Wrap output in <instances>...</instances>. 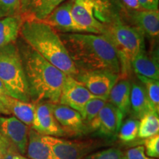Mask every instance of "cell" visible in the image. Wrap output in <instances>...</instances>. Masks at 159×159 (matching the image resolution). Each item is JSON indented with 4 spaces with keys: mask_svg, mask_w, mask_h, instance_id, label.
<instances>
[{
    "mask_svg": "<svg viewBox=\"0 0 159 159\" xmlns=\"http://www.w3.org/2000/svg\"><path fill=\"white\" fill-rule=\"evenodd\" d=\"M131 83L127 78L118 80L109 93L108 101L124 116L130 112Z\"/></svg>",
    "mask_w": 159,
    "mask_h": 159,
    "instance_id": "17",
    "label": "cell"
},
{
    "mask_svg": "<svg viewBox=\"0 0 159 159\" xmlns=\"http://www.w3.org/2000/svg\"><path fill=\"white\" fill-rule=\"evenodd\" d=\"M159 132L158 115L150 114L144 116L139 121L138 137L140 139H148L156 136Z\"/></svg>",
    "mask_w": 159,
    "mask_h": 159,
    "instance_id": "23",
    "label": "cell"
},
{
    "mask_svg": "<svg viewBox=\"0 0 159 159\" xmlns=\"http://www.w3.org/2000/svg\"><path fill=\"white\" fill-rule=\"evenodd\" d=\"M107 35L114 45L120 63V73L127 76L131 63L142 49H145L144 34L136 27L126 25L119 19L107 27Z\"/></svg>",
    "mask_w": 159,
    "mask_h": 159,
    "instance_id": "5",
    "label": "cell"
},
{
    "mask_svg": "<svg viewBox=\"0 0 159 159\" xmlns=\"http://www.w3.org/2000/svg\"><path fill=\"white\" fill-rule=\"evenodd\" d=\"M85 159H124V152L119 148H111L89 155Z\"/></svg>",
    "mask_w": 159,
    "mask_h": 159,
    "instance_id": "28",
    "label": "cell"
},
{
    "mask_svg": "<svg viewBox=\"0 0 159 159\" xmlns=\"http://www.w3.org/2000/svg\"><path fill=\"white\" fill-rule=\"evenodd\" d=\"M18 47V46H17ZM33 102L59 103L66 75L28 44L18 47Z\"/></svg>",
    "mask_w": 159,
    "mask_h": 159,
    "instance_id": "2",
    "label": "cell"
},
{
    "mask_svg": "<svg viewBox=\"0 0 159 159\" xmlns=\"http://www.w3.org/2000/svg\"><path fill=\"white\" fill-rule=\"evenodd\" d=\"M139 128V119H128L122 123L117 136L123 142H131L138 137Z\"/></svg>",
    "mask_w": 159,
    "mask_h": 159,
    "instance_id": "25",
    "label": "cell"
},
{
    "mask_svg": "<svg viewBox=\"0 0 159 159\" xmlns=\"http://www.w3.org/2000/svg\"><path fill=\"white\" fill-rule=\"evenodd\" d=\"M65 0H31L25 15L30 19L43 21Z\"/></svg>",
    "mask_w": 159,
    "mask_h": 159,
    "instance_id": "22",
    "label": "cell"
},
{
    "mask_svg": "<svg viewBox=\"0 0 159 159\" xmlns=\"http://www.w3.org/2000/svg\"><path fill=\"white\" fill-rule=\"evenodd\" d=\"M141 8L146 11H158L159 0H138Z\"/></svg>",
    "mask_w": 159,
    "mask_h": 159,
    "instance_id": "33",
    "label": "cell"
},
{
    "mask_svg": "<svg viewBox=\"0 0 159 159\" xmlns=\"http://www.w3.org/2000/svg\"><path fill=\"white\" fill-rule=\"evenodd\" d=\"M0 80L10 96L25 102H30L22 61L15 43L0 47Z\"/></svg>",
    "mask_w": 159,
    "mask_h": 159,
    "instance_id": "4",
    "label": "cell"
},
{
    "mask_svg": "<svg viewBox=\"0 0 159 159\" xmlns=\"http://www.w3.org/2000/svg\"><path fill=\"white\" fill-rule=\"evenodd\" d=\"M20 35L24 41L66 75L75 77L78 70L59 33L45 23L30 18L22 20Z\"/></svg>",
    "mask_w": 159,
    "mask_h": 159,
    "instance_id": "3",
    "label": "cell"
},
{
    "mask_svg": "<svg viewBox=\"0 0 159 159\" xmlns=\"http://www.w3.org/2000/svg\"><path fill=\"white\" fill-rule=\"evenodd\" d=\"M144 151L147 156L152 158H158L159 157V135L145 139Z\"/></svg>",
    "mask_w": 159,
    "mask_h": 159,
    "instance_id": "29",
    "label": "cell"
},
{
    "mask_svg": "<svg viewBox=\"0 0 159 159\" xmlns=\"http://www.w3.org/2000/svg\"><path fill=\"white\" fill-rule=\"evenodd\" d=\"M2 150H1V147H0V159H2Z\"/></svg>",
    "mask_w": 159,
    "mask_h": 159,
    "instance_id": "37",
    "label": "cell"
},
{
    "mask_svg": "<svg viewBox=\"0 0 159 159\" xmlns=\"http://www.w3.org/2000/svg\"><path fill=\"white\" fill-rule=\"evenodd\" d=\"M31 0H20V5H21V13H25L27 12L28 7L30 3Z\"/></svg>",
    "mask_w": 159,
    "mask_h": 159,
    "instance_id": "35",
    "label": "cell"
},
{
    "mask_svg": "<svg viewBox=\"0 0 159 159\" xmlns=\"http://www.w3.org/2000/svg\"><path fill=\"white\" fill-rule=\"evenodd\" d=\"M131 67L136 75L153 80L159 79L158 63L156 58H152L147 54L143 49L136 55L131 63Z\"/></svg>",
    "mask_w": 159,
    "mask_h": 159,
    "instance_id": "18",
    "label": "cell"
},
{
    "mask_svg": "<svg viewBox=\"0 0 159 159\" xmlns=\"http://www.w3.org/2000/svg\"><path fill=\"white\" fill-rule=\"evenodd\" d=\"M11 96L3 83L0 80V114L10 115L8 111V102Z\"/></svg>",
    "mask_w": 159,
    "mask_h": 159,
    "instance_id": "31",
    "label": "cell"
},
{
    "mask_svg": "<svg viewBox=\"0 0 159 159\" xmlns=\"http://www.w3.org/2000/svg\"><path fill=\"white\" fill-rule=\"evenodd\" d=\"M78 71L104 70L120 74L116 49L105 35L59 33Z\"/></svg>",
    "mask_w": 159,
    "mask_h": 159,
    "instance_id": "1",
    "label": "cell"
},
{
    "mask_svg": "<svg viewBox=\"0 0 159 159\" xmlns=\"http://www.w3.org/2000/svg\"><path fill=\"white\" fill-rule=\"evenodd\" d=\"M137 77L142 83L147 95L150 102H152L154 108L159 113V82L157 80H153L148 77L136 75Z\"/></svg>",
    "mask_w": 159,
    "mask_h": 159,
    "instance_id": "24",
    "label": "cell"
},
{
    "mask_svg": "<svg viewBox=\"0 0 159 159\" xmlns=\"http://www.w3.org/2000/svg\"><path fill=\"white\" fill-rule=\"evenodd\" d=\"M35 103L25 102L11 97L8 102V111L10 114L25 123L28 127H31L34 119Z\"/></svg>",
    "mask_w": 159,
    "mask_h": 159,
    "instance_id": "21",
    "label": "cell"
},
{
    "mask_svg": "<svg viewBox=\"0 0 159 159\" xmlns=\"http://www.w3.org/2000/svg\"><path fill=\"white\" fill-rule=\"evenodd\" d=\"M21 14L20 0H0V19Z\"/></svg>",
    "mask_w": 159,
    "mask_h": 159,
    "instance_id": "27",
    "label": "cell"
},
{
    "mask_svg": "<svg viewBox=\"0 0 159 159\" xmlns=\"http://www.w3.org/2000/svg\"><path fill=\"white\" fill-rule=\"evenodd\" d=\"M55 159H83L93 149L91 143L70 142L58 137L42 136Z\"/></svg>",
    "mask_w": 159,
    "mask_h": 159,
    "instance_id": "11",
    "label": "cell"
},
{
    "mask_svg": "<svg viewBox=\"0 0 159 159\" xmlns=\"http://www.w3.org/2000/svg\"><path fill=\"white\" fill-rule=\"evenodd\" d=\"M13 159H30L28 158H26L24 156H21V155H15L13 156Z\"/></svg>",
    "mask_w": 159,
    "mask_h": 159,
    "instance_id": "36",
    "label": "cell"
},
{
    "mask_svg": "<svg viewBox=\"0 0 159 159\" xmlns=\"http://www.w3.org/2000/svg\"><path fill=\"white\" fill-rule=\"evenodd\" d=\"M42 136L30 128L26 154L30 159H55L51 149L43 141Z\"/></svg>",
    "mask_w": 159,
    "mask_h": 159,
    "instance_id": "19",
    "label": "cell"
},
{
    "mask_svg": "<svg viewBox=\"0 0 159 159\" xmlns=\"http://www.w3.org/2000/svg\"><path fill=\"white\" fill-rule=\"evenodd\" d=\"M132 21L143 34L156 38L159 34V12L158 11H130Z\"/></svg>",
    "mask_w": 159,
    "mask_h": 159,
    "instance_id": "16",
    "label": "cell"
},
{
    "mask_svg": "<svg viewBox=\"0 0 159 159\" xmlns=\"http://www.w3.org/2000/svg\"><path fill=\"white\" fill-rule=\"evenodd\" d=\"M124 159H156L146 156L144 148L138 146L136 148L129 149L124 153Z\"/></svg>",
    "mask_w": 159,
    "mask_h": 159,
    "instance_id": "32",
    "label": "cell"
},
{
    "mask_svg": "<svg viewBox=\"0 0 159 159\" xmlns=\"http://www.w3.org/2000/svg\"><path fill=\"white\" fill-rule=\"evenodd\" d=\"M97 97L93 95L75 77L66 76L59 104L66 105L82 114L84 106L91 99Z\"/></svg>",
    "mask_w": 159,
    "mask_h": 159,
    "instance_id": "10",
    "label": "cell"
},
{
    "mask_svg": "<svg viewBox=\"0 0 159 159\" xmlns=\"http://www.w3.org/2000/svg\"><path fill=\"white\" fill-rule=\"evenodd\" d=\"M30 128L15 116H0V134L19 155L26 154Z\"/></svg>",
    "mask_w": 159,
    "mask_h": 159,
    "instance_id": "9",
    "label": "cell"
},
{
    "mask_svg": "<svg viewBox=\"0 0 159 159\" xmlns=\"http://www.w3.org/2000/svg\"><path fill=\"white\" fill-rule=\"evenodd\" d=\"M107 102L108 101L105 99L94 97L85 104L81 116L83 117L85 125H86V128L89 123L97 116V114Z\"/></svg>",
    "mask_w": 159,
    "mask_h": 159,
    "instance_id": "26",
    "label": "cell"
},
{
    "mask_svg": "<svg viewBox=\"0 0 159 159\" xmlns=\"http://www.w3.org/2000/svg\"><path fill=\"white\" fill-rule=\"evenodd\" d=\"M71 16L81 33L97 35L107 34V27L97 19L94 7L90 3L81 0L73 1Z\"/></svg>",
    "mask_w": 159,
    "mask_h": 159,
    "instance_id": "8",
    "label": "cell"
},
{
    "mask_svg": "<svg viewBox=\"0 0 159 159\" xmlns=\"http://www.w3.org/2000/svg\"><path fill=\"white\" fill-rule=\"evenodd\" d=\"M71 6L72 2L71 1L63 2L53 10L43 21L61 33H81L71 16Z\"/></svg>",
    "mask_w": 159,
    "mask_h": 159,
    "instance_id": "14",
    "label": "cell"
},
{
    "mask_svg": "<svg viewBox=\"0 0 159 159\" xmlns=\"http://www.w3.org/2000/svg\"><path fill=\"white\" fill-rule=\"evenodd\" d=\"M70 1L73 2L75 0H70ZM81 1L90 3L94 7L96 15L99 16V19L104 21L105 19V15L108 13L110 7V0H81Z\"/></svg>",
    "mask_w": 159,
    "mask_h": 159,
    "instance_id": "30",
    "label": "cell"
},
{
    "mask_svg": "<svg viewBox=\"0 0 159 159\" xmlns=\"http://www.w3.org/2000/svg\"><path fill=\"white\" fill-rule=\"evenodd\" d=\"M119 74L104 70L80 71L75 77L94 96L108 101L109 93L119 80Z\"/></svg>",
    "mask_w": 159,
    "mask_h": 159,
    "instance_id": "6",
    "label": "cell"
},
{
    "mask_svg": "<svg viewBox=\"0 0 159 159\" xmlns=\"http://www.w3.org/2000/svg\"><path fill=\"white\" fill-rule=\"evenodd\" d=\"M124 115L111 103L107 102L97 116L87 126L88 131L108 139L116 138Z\"/></svg>",
    "mask_w": 159,
    "mask_h": 159,
    "instance_id": "7",
    "label": "cell"
},
{
    "mask_svg": "<svg viewBox=\"0 0 159 159\" xmlns=\"http://www.w3.org/2000/svg\"><path fill=\"white\" fill-rule=\"evenodd\" d=\"M52 112L66 135L80 136L88 131L81 114L75 109L59 103H53Z\"/></svg>",
    "mask_w": 159,
    "mask_h": 159,
    "instance_id": "13",
    "label": "cell"
},
{
    "mask_svg": "<svg viewBox=\"0 0 159 159\" xmlns=\"http://www.w3.org/2000/svg\"><path fill=\"white\" fill-rule=\"evenodd\" d=\"M121 1L130 11H139L142 9L139 5L138 0H121Z\"/></svg>",
    "mask_w": 159,
    "mask_h": 159,
    "instance_id": "34",
    "label": "cell"
},
{
    "mask_svg": "<svg viewBox=\"0 0 159 159\" xmlns=\"http://www.w3.org/2000/svg\"><path fill=\"white\" fill-rule=\"evenodd\" d=\"M53 103L40 102L35 103V110L31 128L43 136L61 137L65 132L55 119L52 112Z\"/></svg>",
    "mask_w": 159,
    "mask_h": 159,
    "instance_id": "12",
    "label": "cell"
},
{
    "mask_svg": "<svg viewBox=\"0 0 159 159\" xmlns=\"http://www.w3.org/2000/svg\"><path fill=\"white\" fill-rule=\"evenodd\" d=\"M130 112L136 119H141L150 114H159L154 108L143 85L137 83H131Z\"/></svg>",
    "mask_w": 159,
    "mask_h": 159,
    "instance_id": "15",
    "label": "cell"
},
{
    "mask_svg": "<svg viewBox=\"0 0 159 159\" xmlns=\"http://www.w3.org/2000/svg\"><path fill=\"white\" fill-rule=\"evenodd\" d=\"M21 25L22 17L21 16L0 19V47L16 41Z\"/></svg>",
    "mask_w": 159,
    "mask_h": 159,
    "instance_id": "20",
    "label": "cell"
}]
</instances>
